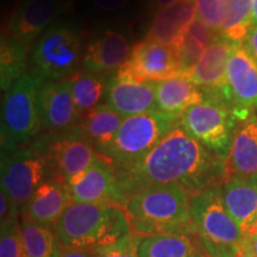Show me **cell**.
I'll return each instance as SVG.
<instances>
[{"label": "cell", "mask_w": 257, "mask_h": 257, "mask_svg": "<svg viewBox=\"0 0 257 257\" xmlns=\"http://www.w3.org/2000/svg\"><path fill=\"white\" fill-rule=\"evenodd\" d=\"M117 170V169H115ZM225 180V161L176 126L148 155L130 168L117 170L120 206L147 187L175 184L198 193Z\"/></svg>", "instance_id": "1"}, {"label": "cell", "mask_w": 257, "mask_h": 257, "mask_svg": "<svg viewBox=\"0 0 257 257\" xmlns=\"http://www.w3.org/2000/svg\"><path fill=\"white\" fill-rule=\"evenodd\" d=\"M194 193L180 185H160L135 193L123 204L133 232L141 237L153 234L194 236L189 214Z\"/></svg>", "instance_id": "2"}, {"label": "cell", "mask_w": 257, "mask_h": 257, "mask_svg": "<svg viewBox=\"0 0 257 257\" xmlns=\"http://www.w3.org/2000/svg\"><path fill=\"white\" fill-rule=\"evenodd\" d=\"M61 245L99 249L119 242L133 233L123 206L70 204L54 227Z\"/></svg>", "instance_id": "3"}, {"label": "cell", "mask_w": 257, "mask_h": 257, "mask_svg": "<svg viewBox=\"0 0 257 257\" xmlns=\"http://www.w3.org/2000/svg\"><path fill=\"white\" fill-rule=\"evenodd\" d=\"M202 91L204 100L188 107L180 117L179 125L201 146L225 161L240 121L220 93Z\"/></svg>", "instance_id": "4"}, {"label": "cell", "mask_w": 257, "mask_h": 257, "mask_svg": "<svg viewBox=\"0 0 257 257\" xmlns=\"http://www.w3.org/2000/svg\"><path fill=\"white\" fill-rule=\"evenodd\" d=\"M179 119L159 111L125 117L113 141L100 155L107 157L117 170L130 168L179 126Z\"/></svg>", "instance_id": "5"}, {"label": "cell", "mask_w": 257, "mask_h": 257, "mask_svg": "<svg viewBox=\"0 0 257 257\" xmlns=\"http://www.w3.org/2000/svg\"><path fill=\"white\" fill-rule=\"evenodd\" d=\"M42 83L31 74H24L6 91L2 110V156L24 148L42 127L37 105Z\"/></svg>", "instance_id": "6"}, {"label": "cell", "mask_w": 257, "mask_h": 257, "mask_svg": "<svg viewBox=\"0 0 257 257\" xmlns=\"http://www.w3.org/2000/svg\"><path fill=\"white\" fill-rule=\"evenodd\" d=\"M81 38L63 24L50 27L38 37L31 53V70L42 82L68 80L79 70Z\"/></svg>", "instance_id": "7"}, {"label": "cell", "mask_w": 257, "mask_h": 257, "mask_svg": "<svg viewBox=\"0 0 257 257\" xmlns=\"http://www.w3.org/2000/svg\"><path fill=\"white\" fill-rule=\"evenodd\" d=\"M189 214L194 229L193 237L201 244L234 246L242 243L244 234L225 207L220 185L195 193L191 200Z\"/></svg>", "instance_id": "8"}, {"label": "cell", "mask_w": 257, "mask_h": 257, "mask_svg": "<svg viewBox=\"0 0 257 257\" xmlns=\"http://www.w3.org/2000/svg\"><path fill=\"white\" fill-rule=\"evenodd\" d=\"M55 174L49 155L36 144L2 156V189L18 208H23L40 186Z\"/></svg>", "instance_id": "9"}, {"label": "cell", "mask_w": 257, "mask_h": 257, "mask_svg": "<svg viewBox=\"0 0 257 257\" xmlns=\"http://www.w3.org/2000/svg\"><path fill=\"white\" fill-rule=\"evenodd\" d=\"M50 140L41 138L35 143L49 155L54 170L67 184L87 170L100 154L83 136L79 125L63 134H50Z\"/></svg>", "instance_id": "10"}, {"label": "cell", "mask_w": 257, "mask_h": 257, "mask_svg": "<svg viewBox=\"0 0 257 257\" xmlns=\"http://www.w3.org/2000/svg\"><path fill=\"white\" fill-rule=\"evenodd\" d=\"M223 96L240 123L257 111V62L243 43L231 51Z\"/></svg>", "instance_id": "11"}, {"label": "cell", "mask_w": 257, "mask_h": 257, "mask_svg": "<svg viewBox=\"0 0 257 257\" xmlns=\"http://www.w3.org/2000/svg\"><path fill=\"white\" fill-rule=\"evenodd\" d=\"M155 83L137 78L123 66L106 79L104 105L124 117L155 112Z\"/></svg>", "instance_id": "12"}, {"label": "cell", "mask_w": 257, "mask_h": 257, "mask_svg": "<svg viewBox=\"0 0 257 257\" xmlns=\"http://www.w3.org/2000/svg\"><path fill=\"white\" fill-rule=\"evenodd\" d=\"M124 66L137 78L153 82L182 74L178 49L147 38L135 44L130 59Z\"/></svg>", "instance_id": "13"}, {"label": "cell", "mask_w": 257, "mask_h": 257, "mask_svg": "<svg viewBox=\"0 0 257 257\" xmlns=\"http://www.w3.org/2000/svg\"><path fill=\"white\" fill-rule=\"evenodd\" d=\"M37 105L42 127L51 134L67 133L81 120L67 80L42 83Z\"/></svg>", "instance_id": "14"}, {"label": "cell", "mask_w": 257, "mask_h": 257, "mask_svg": "<svg viewBox=\"0 0 257 257\" xmlns=\"http://www.w3.org/2000/svg\"><path fill=\"white\" fill-rule=\"evenodd\" d=\"M68 188L75 204L119 205L117 170L113 163L102 155H99L83 174L68 182Z\"/></svg>", "instance_id": "15"}, {"label": "cell", "mask_w": 257, "mask_h": 257, "mask_svg": "<svg viewBox=\"0 0 257 257\" xmlns=\"http://www.w3.org/2000/svg\"><path fill=\"white\" fill-rule=\"evenodd\" d=\"M130 38L119 30H105L93 38L82 60V68L110 76L130 59Z\"/></svg>", "instance_id": "16"}, {"label": "cell", "mask_w": 257, "mask_h": 257, "mask_svg": "<svg viewBox=\"0 0 257 257\" xmlns=\"http://www.w3.org/2000/svg\"><path fill=\"white\" fill-rule=\"evenodd\" d=\"M73 204L68 184L62 176L53 175L34 193L22 211V217L34 223L54 226Z\"/></svg>", "instance_id": "17"}, {"label": "cell", "mask_w": 257, "mask_h": 257, "mask_svg": "<svg viewBox=\"0 0 257 257\" xmlns=\"http://www.w3.org/2000/svg\"><path fill=\"white\" fill-rule=\"evenodd\" d=\"M236 44L238 43L219 36L205 49L199 62L184 73V75L199 88L219 92L223 95L226 87L227 61Z\"/></svg>", "instance_id": "18"}, {"label": "cell", "mask_w": 257, "mask_h": 257, "mask_svg": "<svg viewBox=\"0 0 257 257\" xmlns=\"http://www.w3.org/2000/svg\"><path fill=\"white\" fill-rule=\"evenodd\" d=\"M221 198L244 236L257 219V174L224 180Z\"/></svg>", "instance_id": "19"}, {"label": "cell", "mask_w": 257, "mask_h": 257, "mask_svg": "<svg viewBox=\"0 0 257 257\" xmlns=\"http://www.w3.org/2000/svg\"><path fill=\"white\" fill-rule=\"evenodd\" d=\"M59 0H27L12 16L9 24V36L31 43L41 36L60 14Z\"/></svg>", "instance_id": "20"}, {"label": "cell", "mask_w": 257, "mask_h": 257, "mask_svg": "<svg viewBox=\"0 0 257 257\" xmlns=\"http://www.w3.org/2000/svg\"><path fill=\"white\" fill-rule=\"evenodd\" d=\"M197 18L198 12L194 2L180 0L169 8L159 10L154 15L147 40L176 48Z\"/></svg>", "instance_id": "21"}, {"label": "cell", "mask_w": 257, "mask_h": 257, "mask_svg": "<svg viewBox=\"0 0 257 257\" xmlns=\"http://www.w3.org/2000/svg\"><path fill=\"white\" fill-rule=\"evenodd\" d=\"M257 174V115L237 128L229 156L225 160V180Z\"/></svg>", "instance_id": "22"}, {"label": "cell", "mask_w": 257, "mask_h": 257, "mask_svg": "<svg viewBox=\"0 0 257 257\" xmlns=\"http://www.w3.org/2000/svg\"><path fill=\"white\" fill-rule=\"evenodd\" d=\"M157 111L180 118L182 113L205 99V93L187 76L181 75L155 83Z\"/></svg>", "instance_id": "23"}, {"label": "cell", "mask_w": 257, "mask_h": 257, "mask_svg": "<svg viewBox=\"0 0 257 257\" xmlns=\"http://www.w3.org/2000/svg\"><path fill=\"white\" fill-rule=\"evenodd\" d=\"M140 257H207L201 244L186 234H153L142 237Z\"/></svg>", "instance_id": "24"}, {"label": "cell", "mask_w": 257, "mask_h": 257, "mask_svg": "<svg viewBox=\"0 0 257 257\" xmlns=\"http://www.w3.org/2000/svg\"><path fill=\"white\" fill-rule=\"evenodd\" d=\"M124 119V115L102 104L82 117L78 125L83 136L101 154L113 141Z\"/></svg>", "instance_id": "25"}, {"label": "cell", "mask_w": 257, "mask_h": 257, "mask_svg": "<svg viewBox=\"0 0 257 257\" xmlns=\"http://www.w3.org/2000/svg\"><path fill=\"white\" fill-rule=\"evenodd\" d=\"M106 79L107 76L82 68L67 80L80 118L95 110L101 99H104Z\"/></svg>", "instance_id": "26"}, {"label": "cell", "mask_w": 257, "mask_h": 257, "mask_svg": "<svg viewBox=\"0 0 257 257\" xmlns=\"http://www.w3.org/2000/svg\"><path fill=\"white\" fill-rule=\"evenodd\" d=\"M220 36L233 43H243L252 27V0H220Z\"/></svg>", "instance_id": "27"}, {"label": "cell", "mask_w": 257, "mask_h": 257, "mask_svg": "<svg viewBox=\"0 0 257 257\" xmlns=\"http://www.w3.org/2000/svg\"><path fill=\"white\" fill-rule=\"evenodd\" d=\"M21 231L28 257H60L61 243L55 230L22 217Z\"/></svg>", "instance_id": "28"}, {"label": "cell", "mask_w": 257, "mask_h": 257, "mask_svg": "<svg viewBox=\"0 0 257 257\" xmlns=\"http://www.w3.org/2000/svg\"><path fill=\"white\" fill-rule=\"evenodd\" d=\"M28 46L14 37H2V55H0V81L2 91H9L22 76L27 67Z\"/></svg>", "instance_id": "29"}, {"label": "cell", "mask_w": 257, "mask_h": 257, "mask_svg": "<svg viewBox=\"0 0 257 257\" xmlns=\"http://www.w3.org/2000/svg\"><path fill=\"white\" fill-rule=\"evenodd\" d=\"M0 257H28L22 238L21 221L18 218L2 221Z\"/></svg>", "instance_id": "30"}, {"label": "cell", "mask_w": 257, "mask_h": 257, "mask_svg": "<svg viewBox=\"0 0 257 257\" xmlns=\"http://www.w3.org/2000/svg\"><path fill=\"white\" fill-rule=\"evenodd\" d=\"M141 238L142 237L136 233H130L119 242L95 249L96 257H140L138 246Z\"/></svg>", "instance_id": "31"}, {"label": "cell", "mask_w": 257, "mask_h": 257, "mask_svg": "<svg viewBox=\"0 0 257 257\" xmlns=\"http://www.w3.org/2000/svg\"><path fill=\"white\" fill-rule=\"evenodd\" d=\"M176 49H178L180 61H181L182 74H184L199 62L206 48L191 35L186 34Z\"/></svg>", "instance_id": "32"}, {"label": "cell", "mask_w": 257, "mask_h": 257, "mask_svg": "<svg viewBox=\"0 0 257 257\" xmlns=\"http://www.w3.org/2000/svg\"><path fill=\"white\" fill-rule=\"evenodd\" d=\"M198 12V18L208 27L220 34L221 28V2L220 0H193Z\"/></svg>", "instance_id": "33"}, {"label": "cell", "mask_w": 257, "mask_h": 257, "mask_svg": "<svg viewBox=\"0 0 257 257\" xmlns=\"http://www.w3.org/2000/svg\"><path fill=\"white\" fill-rule=\"evenodd\" d=\"M187 34L194 37L195 40H198L205 48H207L220 36L219 32H217L211 27H208V25L205 23V22H202L200 18H197L193 22L191 28L188 29Z\"/></svg>", "instance_id": "34"}, {"label": "cell", "mask_w": 257, "mask_h": 257, "mask_svg": "<svg viewBox=\"0 0 257 257\" xmlns=\"http://www.w3.org/2000/svg\"><path fill=\"white\" fill-rule=\"evenodd\" d=\"M201 246L207 257H253L243 245V243L234 246H214L208 244H201Z\"/></svg>", "instance_id": "35"}, {"label": "cell", "mask_w": 257, "mask_h": 257, "mask_svg": "<svg viewBox=\"0 0 257 257\" xmlns=\"http://www.w3.org/2000/svg\"><path fill=\"white\" fill-rule=\"evenodd\" d=\"M60 257H96L95 249H81L61 245Z\"/></svg>", "instance_id": "36"}, {"label": "cell", "mask_w": 257, "mask_h": 257, "mask_svg": "<svg viewBox=\"0 0 257 257\" xmlns=\"http://www.w3.org/2000/svg\"><path fill=\"white\" fill-rule=\"evenodd\" d=\"M95 8L102 10V11H115L124 8L130 0H91Z\"/></svg>", "instance_id": "37"}, {"label": "cell", "mask_w": 257, "mask_h": 257, "mask_svg": "<svg viewBox=\"0 0 257 257\" xmlns=\"http://www.w3.org/2000/svg\"><path fill=\"white\" fill-rule=\"evenodd\" d=\"M243 46L257 62V27H251L245 40L243 41Z\"/></svg>", "instance_id": "38"}, {"label": "cell", "mask_w": 257, "mask_h": 257, "mask_svg": "<svg viewBox=\"0 0 257 257\" xmlns=\"http://www.w3.org/2000/svg\"><path fill=\"white\" fill-rule=\"evenodd\" d=\"M242 243L253 257H257V234L256 233L245 234L242 240Z\"/></svg>", "instance_id": "39"}, {"label": "cell", "mask_w": 257, "mask_h": 257, "mask_svg": "<svg viewBox=\"0 0 257 257\" xmlns=\"http://www.w3.org/2000/svg\"><path fill=\"white\" fill-rule=\"evenodd\" d=\"M178 2H180V0H152L153 6L155 9H157V11H159V10L169 8V6L174 5L175 3Z\"/></svg>", "instance_id": "40"}, {"label": "cell", "mask_w": 257, "mask_h": 257, "mask_svg": "<svg viewBox=\"0 0 257 257\" xmlns=\"http://www.w3.org/2000/svg\"><path fill=\"white\" fill-rule=\"evenodd\" d=\"M251 24H252V27H257V0H252Z\"/></svg>", "instance_id": "41"}, {"label": "cell", "mask_w": 257, "mask_h": 257, "mask_svg": "<svg viewBox=\"0 0 257 257\" xmlns=\"http://www.w3.org/2000/svg\"><path fill=\"white\" fill-rule=\"evenodd\" d=\"M248 233H256L257 234V219H256L255 223H253L252 227H251V229H250V231H249ZM248 233H246V234H248Z\"/></svg>", "instance_id": "42"}]
</instances>
